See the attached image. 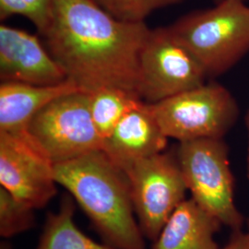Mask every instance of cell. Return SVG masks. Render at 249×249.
<instances>
[{"mask_svg": "<svg viewBox=\"0 0 249 249\" xmlns=\"http://www.w3.org/2000/svg\"><path fill=\"white\" fill-rule=\"evenodd\" d=\"M246 0H223L168 26L194 55L208 79L229 71L249 52V7Z\"/></svg>", "mask_w": 249, "mask_h": 249, "instance_id": "3957f363", "label": "cell"}, {"mask_svg": "<svg viewBox=\"0 0 249 249\" xmlns=\"http://www.w3.org/2000/svg\"><path fill=\"white\" fill-rule=\"evenodd\" d=\"M56 183L76 199L107 244L146 249L134 216L128 178L103 150L53 163Z\"/></svg>", "mask_w": 249, "mask_h": 249, "instance_id": "7a4b0ae2", "label": "cell"}, {"mask_svg": "<svg viewBox=\"0 0 249 249\" xmlns=\"http://www.w3.org/2000/svg\"><path fill=\"white\" fill-rule=\"evenodd\" d=\"M0 183L18 200L44 208L56 194L53 162L31 138L0 132Z\"/></svg>", "mask_w": 249, "mask_h": 249, "instance_id": "9c48e42d", "label": "cell"}, {"mask_svg": "<svg viewBox=\"0 0 249 249\" xmlns=\"http://www.w3.org/2000/svg\"><path fill=\"white\" fill-rule=\"evenodd\" d=\"M89 96L91 118L103 142L124 116L144 102L136 91L119 87L99 88Z\"/></svg>", "mask_w": 249, "mask_h": 249, "instance_id": "9a60e30c", "label": "cell"}, {"mask_svg": "<svg viewBox=\"0 0 249 249\" xmlns=\"http://www.w3.org/2000/svg\"><path fill=\"white\" fill-rule=\"evenodd\" d=\"M150 105L162 132L179 142L223 139L239 116L230 90L213 81Z\"/></svg>", "mask_w": 249, "mask_h": 249, "instance_id": "5b68a950", "label": "cell"}, {"mask_svg": "<svg viewBox=\"0 0 249 249\" xmlns=\"http://www.w3.org/2000/svg\"><path fill=\"white\" fill-rule=\"evenodd\" d=\"M216 3H219V2H221V1H223V0H214Z\"/></svg>", "mask_w": 249, "mask_h": 249, "instance_id": "44dd1931", "label": "cell"}, {"mask_svg": "<svg viewBox=\"0 0 249 249\" xmlns=\"http://www.w3.org/2000/svg\"><path fill=\"white\" fill-rule=\"evenodd\" d=\"M80 89L70 80L56 85L2 81L0 85V132L31 138L29 125L41 109L54 99Z\"/></svg>", "mask_w": 249, "mask_h": 249, "instance_id": "7c38bea8", "label": "cell"}, {"mask_svg": "<svg viewBox=\"0 0 249 249\" xmlns=\"http://www.w3.org/2000/svg\"><path fill=\"white\" fill-rule=\"evenodd\" d=\"M150 32L145 22L115 18L93 0H53L52 20L43 36L68 80L82 90L136 91Z\"/></svg>", "mask_w": 249, "mask_h": 249, "instance_id": "6da1fadb", "label": "cell"}, {"mask_svg": "<svg viewBox=\"0 0 249 249\" xmlns=\"http://www.w3.org/2000/svg\"><path fill=\"white\" fill-rule=\"evenodd\" d=\"M223 224L191 197L171 214L152 249H220L214 235Z\"/></svg>", "mask_w": 249, "mask_h": 249, "instance_id": "4fadbf2b", "label": "cell"}, {"mask_svg": "<svg viewBox=\"0 0 249 249\" xmlns=\"http://www.w3.org/2000/svg\"><path fill=\"white\" fill-rule=\"evenodd\" d=\"M194 55L170 32L151 30L140 56L136 91L147 104H156L207 82Z\"/></svg>", "mask_w": 249, "mask_h": 249, "instance_id": "ba28073f", "label": "cell"}, {"mask_svg": "<svg viewBox=\"0 0 249 249\" xmlns=\"http://www.w3.org/2000/svg\"><path fill=\"white\" fill-rule=\"evenodd\" d=\"M168 138L162 132L151 105L143 102L130 111L103 142V151L125 171L134 163L166 150Z\"/></svg>", "mask_w": 249, "mask_h": 249, "instance_id": "8fae6325", "label": "cell"}, {"mask_svg": "<svg viewBox=\"0 0 249 249\" xmlns=\"http://www.w3.org/2000/svg\"><path fill=\"white\" fill-rule=\"evenodd\" d=\"M53 7V0H0V18L22 16L44 36L52 20Z\"/></svg>", "mask_w": 249, "mask_h": 249, "instance_id": "e0dca14e", "label": "cell"}, {"mask_svg": "<svg viewBox=\"0 0 249 249\" xmlns=\"http://www.w3.org/2000/svg\"><path fill=\"white\" fill-rule=\"evenodd\" d=\"M220 249H249V232H232L227 245Z\"/></svg>", "mask_w": 249, "mask_h": 249, "instance_id": "d6986e66", "label": "cell"}, {"mask_svg": "<svg viewBox=\"0 0 249 249\" xmlns=\"http://www.w3.org/2000/svg\"><path fill=\"white\" fill-rule=\"evenodd\" d=\"M29 135L53 163L103 150L93 124L89 92L76 90L54 99L34 116Z\"/></svg>", "mask_w": 249, "mask_h": 249, "instance_id": "8992f818", "label": "cell"}, {"mask_svg": "<svg viewBox=\"0 0 249 249\" xmlns=\"http://www.w3.org/2000/svg\"><path fill=\"white\" fill-rule=\"evenodd\" d=\"M0 78L34 85H56L68 80L38 36L6 24L0 26Z\"/></svg>", "mask_w": 249, "mask_h": 249, "instance_id": "30bf717a", "label": "cell"}, {"mask_svg": "<svg viewBox=\"0 0 249 249\" xmlns=\"http://www.w3.org/2000/svg\"><path fill=\"white\" fill-rule=\"evenodd\" d=\"M75 206L71 196H64L58 212L47 214L45 228L36 249H117L99 244L85 235L74 223Z\"/></svg>", "mask_w": 249, "mask_h": 249, "instance_id": "5bb4252c", "label": "cell"}, {"mask_svg": "<svg viewBox=\"0 0 249 249\" xmlns=\"http://www.w3.org/2000/svg\"><path fill=\"white\" fill-rule=\"evenodd\" d=\"M247 124H248V130H249V148H248L247 161H248V171L249 172V113H248V116H247Z\"/></svg>", "mask_w": 249, "mask_h": 249, "instance_id": "ffe728a7", "label": "cell"}, {"mask_svg": "<svg viewBox=\"0 0 249 249\" xmlns=\"http://www.w3.org/2000/svg\"><path fill=\"white\" fill-rule=\"evenodd\" d=\"M143 234L154 242L171 214L186 199L187 187L177 151H162L124 171Z\"/></svg>", "mask_w": 249, "mask_h": 249, "instance_id": "52a82bcc", "label": "cell"}, {"mask_svg": "<svg viewBox=\"0 0 249 249\" xmlns=\"http://www.w3.org/2000/svg\"><path fill=\"white\" fill-rule=\"evenodd\" d=\"M101 8L115 18L145 22L146 18L155 10L182 3L184 0H93Z\"/></svg>", "mask_w": 249, "mask_h": 249, "instance_id": "ac0fdd59", "label": "cell"}, {"mask_svg": "<svg viewBox=\"0 0 249 249\" xmlns=\"http://www.w3.org/2000/svg\"><path fill=\"white\" fill-rule=\"evenodd\" d=\"M176 151L192 198L223 225L242 231L245 219L234 204V178L223 139L179 142Z\"/></svg>", "mask_w": 249, "mask_h": 249, "instance_id": "277c9868", "label": "cell"}, {"mask_svg": "<svg viewBox=\"0 0 249 249\" xmlns=\"http://www.w3.org/2000/svg\"><path fill=\"white\" fill-rule=\"evenodd\" d=\"M35 209L18 200L7 189L0 188V234L9 238L34 227Z\"/></svg>", "mask_w": 249, "mask_h": 249, "instance_id": "2e32d148", "label": "cell"}]
</instances>
